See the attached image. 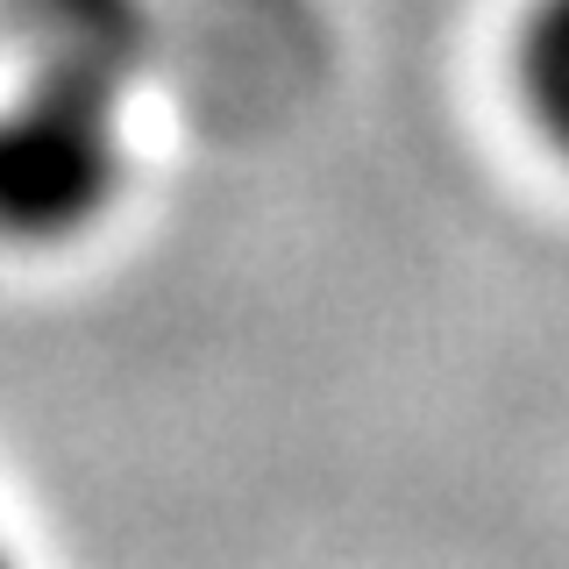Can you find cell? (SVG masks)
Here are the masks:
<instances>
[{
	"label": "cell",
	"mask_w": 569,
	"mask_h": 569,
	"mask_svg": "<svg viewBox=\"0 0 569 569\" xmlns=\"http://www.w3.org/2000/svg\"><path fill=\"white\" fill-rule=\"evenodd\" d=\"M512 86L527 121L569 157V0H527L512 29Z\"/></svg>",
	"instance_id": "2"
},
{
	"label": "cell",
	"mask_w": 569,
	"mask_h": 569,
	"mask_svg": "<svg viewBox=\"0 0 569 569\" xmlns=\"http://www.w3.org/2000/svg\"><path fill=\"white\" fill-rule=\"evenodd\" d=\"M107 192V142L86 114L14 107L0 114V228L8 236H64Z\"/></svg>",
	"instance_id": "1"
},
{
	"label": "cell",
	"mask_w": 569,
	"mask_h": 569,
	"mask_svg": "<svg viewBox=\"0 0 569 569\" xmlns=\"http://www.w3.org/2000/svg\"><path fill=\"white\" fill-rule=\"evenodd\" d=\"M0 569H22V562H14V548H8V541H0Z\"/></svg>",
	"instance_id": "3"
}]
</instances>
